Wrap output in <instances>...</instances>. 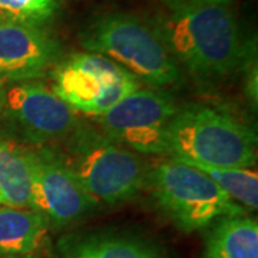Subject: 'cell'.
Listing matches in <instances>:
<instances>
[{
    "mask_svg": "<svg viewBox=\"0 0 258 258\" xmlns=\"http://www.w3.org/2000/svg\"><path fill=\"white\" fill-rule=\"evenodd\" d=\"M151 23L181 69L205 85L240 71L255 45L244 37L235 15L224 5L168 12Z\"/></svg>",
    "mask_w": 258,
    "mask_h": 258,
    "instance_id": "6da1fadb",
    "label": "cell"
},
{
    "mask_svg": "<svg viewBox=\"0 0 258 258\" xmlns=\"http://www.w3.org/2000/svg\"><path fill=\"white\" fill-rule=\"evenodd\" d=\"M86 52L105 56L152 89L179 86L181 66L151 23L126 12H112L95 18L79 35Z\"/></svg>",
    "mask_w": 258,
    "mask_h": 258,
    "instance_id": "7a4b0ae2",
    "label": "cell"
},
{
    "mask_svg": "<svg viewBox=\"0 0 258 258\" xmlns=\"http://www.w3.org/2000/svg\"><path fill=\"white\" fill-rule=\"evenodd\" d=\"M62 144L59 154L98 204L126 203L147 186L148 169L138 154L102 131L79 123Z\"/></svg>",
    "mask_w": 258,
    "mask_h": 258,
    "instance_id": "3957f363",
    "label": "cell"
},
{
    "mask_svg": "<svg viewBox=\"0 0 258 258\" xmlns=\"http://www.w3.org/2000/svg\"><path fill=\"white\" fill-rule=\"evenodd\" d=\"M165 155L225 168L257 164V135L230 113L211 106L179 108L165 137Z\"/></svg>",
    "mask_w": 258,
    "mask_h": 258,
    "instance_id": "277c9868",
    "label": "cell"
},
{
    "mask_svg": "<svg viewBox=\"0 0 258 258\" xmlns=\"http://www.w3.org/2000/svg\"><path fill=\"white\" fill-rule=\"evenodd\" d=\"M147 185L159 210L182 232L205 230L218 218L248 212L210 176L171 157L148 171Z\"/></svg>",
    "mask_w": 258,
    "mask_h": 258,
    "instance_id": "5b68a950",
    "label": "cell"
},
{
    "mask_svg": "<svg viewBox=\"0 0 258 258\" xmlns=\"http://www.w3.org/2000/svg\"><path fill=\"white\" fill-rule=\"evenodd\" d=\"M52 91L76 113L98 118L142 88L134 75L105 56L75 52L49 72Z\"/></svg>",
    "mask_w": 258,
    "mask_h": 258,
    "instance_id": "8992f818",
    "label": "cell"
},
{
    "mask_svg": "<svg viewBox=\"0 0 258 258\" xmlns=\"http://www.w3.org/2000/svg\"><path fill=\"white\" fill-rule=\"evenodd\" d=\"M179 108L168 91L139 88L95 120L106 137L134 152L165 155L166 132Z\"/></svg>",
    "mask_w": 258,
    "mask_h": 258,
    "instance_id": "52a82bcc",
    "label": "cell"
},
{
    "mask_svg": "<svg viewBox=\"0 0 258 258\" xmlns=\"http://www.w3.org/2000/svg\"><path fill=\"white\" fill-rule=\"evenodd\" d=\"M32 174V208L39 211L50 228L79 221L96 205L53 147L28 149Z\"/></svg>",
    "mask_w": 258,
    "mask_h": 258,
    "instance_id": "ba28073f",
    "label": "cell"
},
{
    "mask_svg": "<svg viewBox=\"0 0 258 258\" xmlns=\"http://www.w3.org/2000/svg\"><path fill=\"white\" fill-rule=\"evenodd\" d=\"M3 111L36 147H53L79 125L76 112L39 81L12 83L3 92Z\"/></svg>",
    "mask_w": 258,
    "mask_h": 258,
    "instance_id": "9c48e42d",
    "label": "cell"
},
{
    "mask_svg": "<svg viewBox=\"0 0 258 258\" xmlns=\"http://www.w3.org/2000/svg\"><path fill=\"white\" fill-rule=\"evenodd\" d=\"M60 59V43L43 26L0 18V83L42 79Z\"/></svg>",
    "mask_w": 258,
    "mask_h": 258,
    "instance_id": "30bf717a",
    "label": "cell"
},
{
    "mask_svg": "<svg viewBox=\"0 0 258 258\" xmlns=\"http://www.w3.org/2000/svg\"><path fill=\"white\" fill-rule=\"evenodd\" d=\"M56 249L59 258H169L158 242L125 231L71 232Z\"/></svg>",
    "mask_w": 258,
    "mask_h": 258,
    "instance_id": "8fae6325",
    "label": "cell"
},
{
    "mask_svg": "<svg viewBox=\"0 0 258 258\" xmlns=\"http://www.w3.org/2000/svg\"><path fill=\"white\" fill-rule=\"evenodd\" d=\"M49 230L47 220L36 210L0 205L2 255H40Z\"/></svg>",
    "mask_w": 258,
    "mask_h": 258,
    "instance_id": "7c38bea8",
    "label": "cell"
},
{
    "mask_svg": "<svg viewBox=\"0 0 258 258\" xmlns=\"http://www.w3.org/2000/svg\"><path fill=\"white\" fill-rule=\"evenodd\" d=\"M203 258H258L257 218L222 217L208 227Z\"/></svg>",
    "mask_w": 258,
    "mask_h": 258,
    "instance_id": "4fadbf2b",
    "label": "cell"
},
{
    "mask_svg": "<svg viewBox=\"0 0 258 258\" xmlns=\"http://www.w3.org/2000/svg\"><path fill=\"white\" fill-rule=\"evenodd\" d=\"M0 205L32 208L28 149L5 139H0Z\"/></svg>",
    "mask_w": 258,
    "mask_h": 258,
    "instance_id": "5bb4252c",
    "label": "cell"
},
{
    "mask_svg": "<svg viewBox=\"0 0 258 258\" xmlns=\"http://www.w3.org/2000/svg\"><path fill=\"white\" fill-rule=\"evenodd\" d=\"M175 159V158H174ZM179 161V159H176ZM200 169L211 178L231 200L241 205L245 211L257 210L258 207V174L252 168H225L205 165L192 161H181Z\"/></svg>",
    "mask_w": 258,
    "mask_h": 258,
    "instance_id": "9a60e30c",
    "label": "cell"
},
{
    "mask_svg": "<svg viewBox=\"0 0 258 258\" xmlns=\"http://www.w3.org/2000/svg\"><path fill=\"white\" fill-rule=\"evenodd\" d=\"M59 0H0V18L45 26L59 12Z\"/></svg>",
    "mask_w": 258,
    "mask_h": 258,
    "instance_id": "2e32d148",
    "label": "cell"
},
{
    "mask_svg": "<svg viewBox=\"0 0 258 258\" xmlns=\"http://www.w3.org/2000/svg\"><path fill=\"white\" fill-rule=\"evenodd\" d=\"M242 71H245V89L251 103L257 106L258 101V81H257V53H255V45L248 50L245 56L242 66Z\"/></svg>",
    "mask_w": 258,
    "mask_h": 258,
    "instance_id": "e0dca14e",
    "label": "cell"
},
{
    "mask_svg": "<svg viewBox=\"0 0 258 258\" xmlns=\"http://www.w3.org/2000/svg\"><path fill=\"white\" fill-rule=\"evenodd\" d=\"M169 12L176 10L192 9V8H201V6H210V5H224L230 6L232 0H161Z\"/></svg>",
    "mask_w": 258,
    "mask_h": 258,
    "instance_id": "ac0fdd59",
    "label": "cell"
},
{
    "mask_svg": "<svg viewBox=\"0 0 258 258\" xmlns=\"http://www.w3.org/2000/svg\"><path fill=\"white\" fill-rule=\"evenodd\" d=\"M0 258H43L42 255H26V257H18V255H2Z\"/></svg>",
    "mask_w": 258,
    "mask_h": 258,
    "instance_id": "d6986e66",
    "label": "cell"
},
{
    "mask_svg": "<svg viewBox=\"0 0 258 258\" xmlns=\"http://www.w3.org/2000/svg\"><path fill=\"white\" fill-rule=\"evenodd\" d=\"M2 85V83H0ZM2 103H3V92H2V89H0V113H2Z\"/></svg>",
    "mask_w": 258,
    "mask_h": 258,
    "instance_id": "ffe728a7",
    "label": "cell"
}]
</instances>
